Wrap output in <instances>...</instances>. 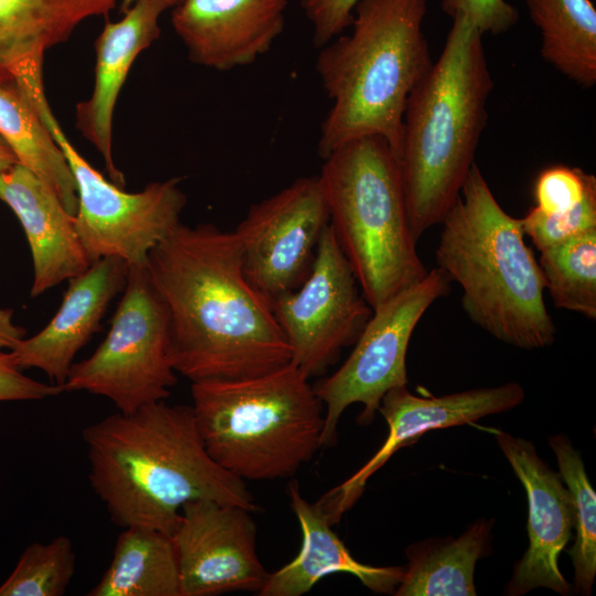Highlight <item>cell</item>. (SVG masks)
Returning <instances> with one entry per match:
<instances>
[{
	"mask_svg": "<svg viewBox=\"0 0 596 596\" xmlns=\"http://www.w3.org/2000/svg\"><path fill=\"white\" fill-rule=\"evenodd\" d=\"M169 316V356L191 382L241 380L290 362L269 302L247 281L234 231L179 223L149 253Z\"/></svg>",
	"mask_w": 596,
	"mask_h": 596,
	"instance_id": "obj_1",
	"label": "cell"
},
{
	"mask_svg": "<svg viewBox=\"0 0 596 596\" xmlns=\"http://www.w3.org/2000/svg\"><path fill=\"white\" fill-rule=\"evenodd\" d=\"M82 436L89 483L117 526L171 535L182 505L198 499L257 508L245 481L207 454L192 406L150 403L108 415Z\"/></svg>",
	"mask_w": 596,
	"mask_h": 596,
	"instance_id": "obj_2",
	"label": "cell"
},
{
	"mask_svg": "<svg viewBox=\"0 0 596 596\" xmlns=\"http://www.w3.org/2000/svg\"><path fill=\"white\" fill-rule=\"evenodd\" d=\"M492 88L482 34L465 17L453 18L443 51L412 91L403 117L397 160L416 241L458 199Z\"/></svg>",
	"mask_w": 596,
	"mask_h": 596,
	"instance_id": "obj_3",
	"label": "cell"
},
{
	"mask_svg": "<svg viewBox=\"0 0 596 596\" xmlns=\"http://www.w3.org/2000/svg\"><path fill=\"white\" fill-rule=\"evenodd\" d=\"M426 11L427 0H359L350 33L318 49L316 71L331 100L318 141L322 159L372 136L397 157L407 99L433 64Z\"/></svg>",
	"mask_w": 596,
	"mask_h": 596,
	"instance_id": "obj_4",
	"label": "cell"
},
{
	"mask_svg": "<svg viewBox=\"0 0 596 596\" xmlns=\"http://www.w3.org/2000/svg\"><path fill=\"white\" fill-rule=\"evenodd\" d=\"M440 224L437 267L461 287L467 317L503 343L525 350L551 345L556 327L539 262L521 219L502 209L477 163Z\"/></svg>",
	"mask_w": 596,
	"mask_h": 596,
	"instance_id": "obj_5",
	"label": "cell"
},
{
	"mask_svg": "<svg viewBox=\"0 0 596 596\" xmlns=\"http://www.w3.org/2000/svg\"><path fill=\"white\" fill-rule=\"evenodd\" d=\"M191 395L207 454L244 481L292 477L321 447L323 403L291 362L248 379L192 382Z\"/></svg>",
	"mask_w": 596,
	"mask_h": 596,
	"instance_id": "obj_6",
	"label": "cell"
},
{
	"mask_svg": "<svg viewBox=\"0 0 596 596\" xmlns=\"http://www.w3.org/2000/svg\"><path fill=\"white\" fill-rule=\"evenodd\" d=\"M318 174L330 226L372 309L427 274L416 251L398 160L381 137L349 141Z\"/></svg>",
	"mask_w": 596,
	"mask_h": 596,
	"instance_id": "obj_7",
	"label": "cell"
},
{
	"mask_svg": "<svg viewBox=\"0 0 596 596\" xmlns=\"http://www.w3.org/2000/svg\"><path fill=\"white\" fill-rule=\"evenodd\" d=\"M169 349L168 310L147 264L129 266L106 338L91 356L73 363L63 391L106 397L121 413L166 401L177 383Z\"/></svg>",
	"mask_w": 596,
	"mask_h": 596,
	"instance_id": "obj_8",
	"label": "cell"
},
{
	"mask_svg": "<svg viewBox=\"0 0 596 596\" xmlns=\"http://www.w3.org/2000/svg\"><path fill=\"white\" fill-rule=\"evenodd\" d=\"M39 116L72 170L77 190L74 225L91 264L107 256H117L129 266L147 264L150 251L181 222L187 196L180 179L156 181L139 192H126L78 153L49 104Z\"/></svg>",
	"mask_w": 596,
	"mask_h": 596,
	"instance_id": "obj_9",
	"label": "cell"
},
{
	"mask_svg": "<svg viewBox=\"0 0 596 596\" xmlns=\"http://www.w3.org/2000/svg\"><path fill=\"white\" fill-rule=\"evenodd\" d=\"M450 280L438 267L414 286L373 309L344 363L315 391L324 406L321 447L336 440L348 406L361 403L358 423L370 424L386 392L407 385L406 353L411 337L427 309L449 291Z\"/></svg>",
	"mask_w": 596,
	"mask_h": 596,
	"instance_id": "obj_10",
	"label": "cell"
},
{
	"mask_svg": "<svg viewBox=\"0 0 596 596\" xmlns=\"http://www.w3.org/2000/svg\"><path fill=\"white\" fill-rule=\"evenodd\" d=\"M269 305L290 345V362L308 379L326 373L354 344L373 312L330 224L307 278Z\"/></svg>",
	"mask_w": 596,
	"mask_h": 596,
	"instance_id": "obj_11",
	"label": "cell"
},
{
	"mask_svg": "<svg viewBox=\"0 0 596 596\" xmlns=\"http://www.w3.org/2000/svg\"><path fill=\"white\" fill-rule=\"evenodd\" d=\"M329 224L319 175L300 177L253 204L234 231L247 281L268 302L297 289Z\"/></svg>",
	"mask_w": 596,
	"mask_h": 596,
	"instance_id": "obj_12",
	"label": "cell"
},
{
	"mask_svg": "<svg viewBox=\"0 0 596 596\" xmlns=\"http://www.w3.org/2000/svg\"><path fill=\"white\" fill-rule=\"evenodd\" d=\"M252 511L236 504L198 499L184 503L171 534L181 596L259 593L269 573L256 552Z\"/></svg>",
	"mask_w": 596,
	"mask_h": 596,
	"instance_id": "obj_13",
	"label": "cell"
},
{
	"mask_svg": "<svg viewBox=\"0 0 596 596\" xmlns=\"http://www.w3.org/2000/svg\"><path fill=\"white\" fill-rule=\"evenodd\" d=\"M524 396L523 387L515 382L439 397L416 396L406 385L391 389L377 409L389 426L387 437L364 466L318 500L327 519L332 525L338 523L361 497L369 478L401 448L415 444L430 430L509 411L521 404Z\"/></svg>",
	"mask_w": 596,
	"mask_h": 596,
	"instance_id": "obj_14",
	"label": "cell"
},
{
	"mask_svg": "<svg viewBox=\"0 0 596 596\" xmlns=\"http://www.w3.org/2000/svg\"><path fill=\"white\" fill-rule=\"evenodd\" d=\"M494 436L525 489L529 507V546L514 567L507 594L524 595L545 587L567 595L571 587L560 571L558 557L572 536L568 490L561 475L539 457L531 441L502 430H497Z\"/></svg>",
	"mask_w": 596,
	"mask_h": 596,
	"instance_id": "obj_15",
	"label": "cell"
},
{
	"mask_svg": "<svg viewBox=\"0 0 596 596\" xmlns=\"http://www.w3.org/2000/svg\"><path fill=\"white\" fill-rule=\"evenodd\" d=\"M288 0H181L171 24L189 58L231 71L266 54L284 31Z\"/></svg>",
	"mask_w": 596,
	"mask_h": 596,
	"instance_id": "obj_16",
	"label": "cell"
},
{
	"mask_svg": "<svg viewBox=\"0 0 596 596\" xmlns=\"http://www.w3.org/2000/svg\"><path fill=\"white\" fill-rule=\"evenodd\" d=\"M128 272L127 262L107 256L68 279L62 304L51 321L10 350L17 365L21 370L39 369L63 386L75 355L100 329L110 301L123 292Z\"/></svg>",
	"mask_w": 596,
	"mask_h": 596,
	"instance_id": "obj_17",
	"label": "cell"
},
{
	"mask_svg": "<svg viewBox=\"0 0 596 596\" xmlns=\"http://www.w3.org/2000/svg\"><path fill=\"white\" fill-rule=\"evenodd\" d=\"M119 0H0V85H13L32 106L46 99L43 60L93 17Z\"/></svg>",
	"mask_w": 596,
	"mask_h": 596,
	"instance_id": "obj_18",
	"label": "cell"
},
{
	"mask_svg": "<svg viewBox=\"0 0 596 596\" xmlns=\"http://www.w3.org/2000/svg\"><path fill=\"white\" fill-rule=\"evenodd\" d=\"M167 0H137L116 22H106L95 41V85L76 105V128L102 155L111 182L123 188L124 174L113 159V115L117 98L137 56L161 33L159 19Z\"/></svg>",
	"mask_w": 596,
	"mask_h": 596,
	"instance_id": "obj_19",
	"label": "cell"
},
{
	"mask_svg": "<svg viewBox=\"0 0 596 596\" xmlns=\"http://www.w3.org/2000/svg\"><path fill=\"white\" fill-rule=\"evenodd\" d=\"M0 200L17 215L33 263L35 298L89 266L71 215L56 193L21 163L0 171Z\"/></svg>",
	"mask_w": 596,
	"mask_h": 596,
	"instance_id": "obj_20",
	"label": "cell"
},
{
	"mask_svg": "<svg viewBox=\"0 0 596 596\" xmlns=\"http://www.w3.org/2000/svg\"><path fill=\"white\" fill-rule=\"evenodd\" d=\"M290 507L297 517L302 544L298 555L274 573H269L259 596H300L322 577L348 573L373 592L392 593L403 578L402 566H372L358 562L331 529L318 501H307L297 482L288 489Z\"/></svg>",
	"mask_w": 596,
	"mask_h": 596,
	"instance_id": "obj_21",
	"label": "cell"
},
{
	"mask_svg": "<svg viewBox=\"0 0 596 596\" xmlns=\"http://www.w3.org/2000/svg\"><path fill=\"white\" fill-rule=\"evenodd\" d=\"M492 520H478L459 538L430 540L406 550L408 566L396 596H475L477 561L489 547Z\"/></svg>",
	"mask_w": 596,
	"mask_h": 596,
	"instance_id": "obj_22",
	"label": "cell"
},
{
	"mask_svg": "<svg viewBox=\"0 0 596 596\" xmlns=\"http://www.w3.org/2000/svg\"><path fill=\"white\" fill-rule=\"evenodd\" d=\"M86 595L181 596L171 535L150 528H124L109 566Z\"/></svg>",
	"mask_w": 596,
	"mask_h": 596,
	"instance_id": "obj_23",
	"label": "cell"
},
{
	"mask_svg": "<svg viewBox=\"0 0 596 596\" xmlns=\"http://www.w3.org/2000/svg\"><path fill=\"white\" fill-rule=\"evenodd\" d=\"M542 57L575 84H596V9L590 0H524Z\"/></svg>",
	"mask_w": 596,
	"mask_h": 596,
	"instance_id": "obj_24",
	"label": "cell"
},
{
	"mask_svg": "<svg viewBox=\"0 0 596 596\" xmlns=\"http://www.w3.org/2000/svg\"><path fill=\"white\" fill-rule=\"evenodd\" d=\"M0 137L18 162L45 182L75 215L77 190L68 162L35 108L13 85H0Z\"/></svg>",
	"mask_w": 596,
	"mask_h": 596,
	"instance_id": "obj_25",
	"label": "cell"
},
{
	"mask_svg": "<svg viewBox=\"0 0 596 596\" xmlns=\"http://www.w3.org/2000/svg\"><path fill=\"white\" fill-rule=\"evenodd\" d=\"M545 289L556 308L596 318V230L540 252Z\"/></svg>",
	"mask_w": 596,
	"mask_h": 596,
	"instance_id": "obj_26",
	"label": "cell"
},
{
	"mask_svg": "<svg viewBox=\"0 0 596 596\" xmlns=\"http://www.w3.org/2000/svg\"><path fill=\"white\" fill-rule=\"evenodd\" d=\"M562 479L570 493L575 543L570 550L575 590L589 595L596 575V493L587 477L581 454L563 434L549 438Z\"/></svg>",
	"mask_w": 596,
	"mask_h": 596,
	"instance_id": "obj_27",
	"label": "cell"
},
{
	"mask_svg": "<svg viewBox=\"0 0 596 596\" xmlns=\"http://www.w3.org/2000/svg\"><path fill=\"white\" fill-rule=\"evenodd\" d=\"M75 563L73 543L65 535L32 543L0 585V596H62L75 574Z\"/></svg>",
	"mask_w": 596,
	"mask_h": 596,
	"instance_id": "obj_28",
	"label": "cell"
},
{
	"mask_svg": "<svg viewBox=\"0 0 596 596\" xmlns=\"http://www.w3.org/2000/svg\"><path fill=\"white\" fill-rule=\"evenodd\" d=\"M521 223L524 234L540 252L596 230V184L572 210L544 214L533 207L521 219Z\"/></svg>",
	"mask_w": 596,
	"mask_h": 596,
	"instance_id": "obj_29",
	"label": "cell"
},
{
	"mask_svg": "<svg viewBox=\"0 0 596 596\" xmlns=\"http://www.w3.org/2000/svg\"><path fill=\"white\" fill-rule=\"evenodd\" d=\"M596 178L579 168L551 166L539 174L534 184L536 210L544 214H560L578 205Z\"/></svg>",
	"mask_w": 596,
	"mask_h": 596,
	"instance_id": "obj_30",
	"label": "cell"
},
{
	"mask_svg": "<svg viewBox=\"0 0 596 596\" xmlns=\"http://www.w3.org/2000/svg\"><path fill=\"white\" fill-rule=\"evenodd\" d=\"M441 9L451 18L465 17L482 35L504 33L519 20L518 9L505 0H441Z\"/></svg>",
	"mask_w": 596,
	"mask_h": 596,
	"instance_id": "obj_31",
	"label": "cell"
},
{
	"mask_svg": "<svg viewBox=\"0 0 596 596\" xmlns=\"http://www.w3.org/2000/svg\"><path fill=\"white\" fill-rule=\"evenodd\" d=\"M359 0H300L312 33V43L320 49L349 29Z\"/></svg>",
	"mask_w": 596,
	"mask_h": 596,
	"instance_id": "obj_32",
	"label": "cell"
},
{
	"mask_svg": "<svg viewBox=\"0 0 596 596\" xmlns=\"http://www.w3.org/2000/svg\"><path fill=\"white\" fill-rule=\"evenodd\" d=\"M62 392L57 384H46L24 375L10 351L0 352V401L43 400Z\"/></svg>",
	"mask_w": 596,
	"mask_h": 596,
	"instance_id": "obj_33",
	"label": "cell"
},
{
	"mask_svg": "<svg viewBox=\"0 0 596 596\" xmlns=\"http://www.w3.org/2000/svg\"><path fill=\"white\" fill-rule=\"evenodd\" d=\"M25 337V330L13 322V310L0 308V352L11 350Z\"/></svg>",
	"mask_w": 596,
	"mask_h": 596,
	"instance_id": "obj_34",
	"label": "cell"
},
{
	"mask_svg": "<svg viewBox=\"0 0 596 596\" xmlns=\"http://www.w3.org/2000/svg\"><path fill=\"white\" fill-rule=\"evenodd\" d=\"M15 163H18V160L14 153L0 137V171L9 169Z\"/></svg>",
	"mask_w": 596,
	"mask_h": 596,
	"instance_id": "obj_35",
	"label": "cell"
},
{
	"mask_svg": "<svg viewBox=\"0 0 596 596\" xmlns=\"http://www.w3.org/2000/svg\"><path fill=\"white\" fill-rule=\"evenodd\" d=\"M137 0H119L120 12H125ZM181 0H167L170 8L175 7Z\"/></svg>",
	"mask_w": 596,
	"mask_h": 596,
	"instance_id": "obj_36",
	"label": "cell"
}]
</instances>
